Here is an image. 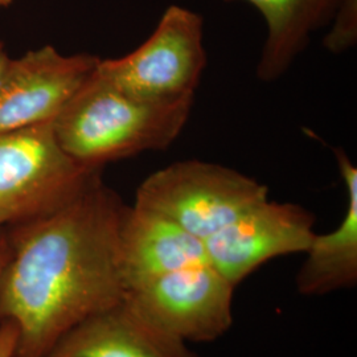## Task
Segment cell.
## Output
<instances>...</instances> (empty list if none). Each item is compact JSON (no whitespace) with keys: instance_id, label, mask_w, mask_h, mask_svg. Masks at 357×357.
Segmentation results:
<instances>
[{"instance_id":"1","label":"cell","mask_w":357,"mask_h":357,"mask_svg":"<svg viewBox=\"0 0 357 357\" xmlns=\"http://www.w3.org/2000/svg\"><path fill=\"white\" fill-rule=\"evenodd\" d=\"M128 205L102 178L47 215L4 228L0 323L17 328L13 357H44L65 333L125 298L121 227Z\"/></svg>"},{"instance_id":"2","label":"cell","mask_w":357,"mask_h":357,"mask_svg":"<svg viewBox=\"0 0 357 357\" xmlns=\"http://www.w3.org/2000/svg\"><path fill=\"white\" fill-rule=\"evenodd\" d=\"M193 103L195 97L141 101L94 70L52 125L65 153L82 167L102 169L144 151L166 150L183 131Z\"/></svg>"},{"instance_id":"3","label":"cell","mask_w":357,"mask_h":357,"mask_svg":"<svg viewBox=\"0 0 357 357\" xmlns=\"http://www.w3.org/2000/svg\"><path fill=\"white\" fill-rule=\"evenodd\" d=\"M52 123L0 131V228L50 213L101 176L65 153Z\"/></svg>"},{"instance_id":"4","label":"cell","mask_w":357,"mask_h":357,"mask_svg":"<svg viewBox=\"0 0 357 357\" xmlns=\"http://www.w3.org/2000/svg\"><path fill=\"white\" fill-rule=\"evenodd\" d=\"M268 199V185L236 169L184 160L146 178L137 190L134 205L166 217L205 241Z\"/></svg>"},{"instance_id":"5","label":"cell","mask_w":357,"mask_h":357,"mask_svg":"<svg viewBox=\"0 0 357 357\" xmlns=\"http://www.w3.org/2000/svg\"><path fill=\"white\" fill-rule=\"evenodd\" d=\"M206 66L202 15L169 6L135 51L100 60L97 73L128 96L151 102L195 97Z\"/></svg>"},{"instance_id":"6","label":"cell","mask_w":357,"mask_h":357,"mask_svg":"<svg viewBox=\"0 0 357 357\" xmlns=\"http://www.w3.org/2000/svg\"><path fill=\"white\" fill-rule=\"evenodd\" d=\"M236 286L211 264L181 268L125 294L160 328L184 343H211L233 324Z\"/></svg>"},{"instance_id":"7","label":"cell","mask_w":357,"mask_h":357,"mask_svg":"<svg viewBox=\"0 0 357 357\" xmlns=\"http://www.w3.org/2000/svg\"><path fill=\"white\" fill-rule=\"evenodd\" d=\"M100 60L89 53L66 56L52 45L10 57L0 75V131L52 123Z\"/></svg>"},{"instance_id":"8","label":"cell","mask_w":357,"mask_h":357,"mask_svg":"<svg viewBox=\"0 0 357 357\" xmlns=\"http://www.w3.org/2000/svg\"><path fill=\"white\" fill-rule=\"evenodd\" d=\"M315 216L305 206L265 200L205 240L208 262L236 287L282 255L306 253Z\"/></svg>"},{"instance_id":"9","label":"cell","mask_w":357,"mask_h":357,"mask_svg":"<svg viewBox=\"0 0 357 357\" xmlns=\"http://www.w3.org/2000/svg\"><path fill=\"white\" fill-rule=\"evenodd\" d=\"M44 357H199L125 296L77 324Z\"/></svg>"},{"instance_id":"10","label":"cell","mask_w":357,"mask_h":357,"mask_svg":"<svg viewBox=\"0 0 357 357\" xmlns=\"http://www.w3.org/2000/svg\"><path fill=\"white\" fill-rule=\"evenodd\" d=\"M121 264L128 293L158 277L209 262L203 240L162 215L128 205L121 227Z\"/></svg>"},{"instance_id":"11","label":"cell","mask_w":357,"mask_h":357,"mask_svg":"<svg viewBox=\"0 0 357 357\" xmlns=\"http://www.w3.org/2000/svg\"><path fill=\"white\" fill-rule=\"evenodd\" d=\"M347 190V211L340 225L326 234H315L306 250V261L296 274V289L306 296L326 295L357 283V169L344 150L333 147Z\"/></svg>"},{"instance_id":"12","label":"cell","mask_w":357,"mask_h":357,"mask_svg":"<svg viewBox=\"0 0 357 357\" xmlns=\"http://www.w3.org/2000/svg\"><path fill=\"white\" fill-rule=\"evenodd\" d=\"M236 1V0H224ZM261 13L266 38L257 64L264 82L281 78L305 51L311 36L328 26L343 0H243Z\"/></svg>"},{"instance_id":"13","label":"cell","mask_w":357,"mask_h":357,"mask_svg":"<svg viewBox=\"0 0 357 357\" xmlns=\"http://www.w3.org/2000/svg\"><path fill=\"white\" fill-rule=\"evenodd\" d=\"M331 29L324 38V47L332 53H342L356 45L357 0H343L332 17Z\"/></svg>"},{"instance_id":"14","label":"cell","mask_w":357,"mask_h":357,"mask_svg":"<svg viewBox=\"0 0 357 357\" xmlns=\"http://www.w3.org/2000/svg\"><path fill=\"white\" fill-rule=\"evenodd\" d=\"M17 343V328L11 321L0 323V357H13Z\"/></svg>"},{"instance_id":"15","label":"cell","mask_w":357,"mask_h":357,"mask_svg":"<svg viewBox=\"0 0 357 357\" xmlns=\"http://www.w3.org/2000/svg\"><path fill=\"white\" fill-rule=\"evenodd\" d=\"M8 257V238L4 228H0V274Z\"/></svg>"},{"instance_id":"16","label":"cell","mask_w":357,"mask_h":357,"mask_svg":"<svg viewBox=\"0 0 357 357\" xmlns=\"http://www.w3.org/2000/svg\"><path fill=\"white\" fill-rule=\"evenodd\" d=\"M8 60H10V56H8V53L6 51V45L0 40V75H1V72H3V69H4V66H6Z\"/></svg>"},{"instance_id":"17","label":"cell","mask_w":357,"mask_h":357,"mask_svg":"<svg viewBox=\"0 0 357 357\" xmlns=\"http://www.w3.org/2000/svg\"><path fill=\"white\" fill-rule=\"evenodd\" d=\"M13 0H0V7H8Z\"/></svg>"}]
</instances>
